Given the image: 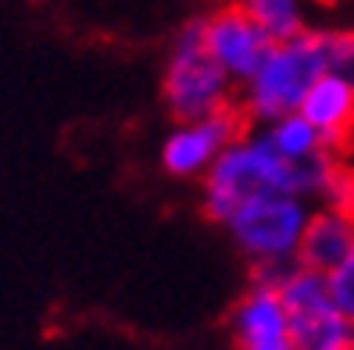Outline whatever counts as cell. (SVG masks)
<instances>
[{
	"instance_id": "9c48e42d",
	"label": "cell",
	"mask_w": 354,
	"mask_h": 350,
	"mask_svg": "<svg viewBox=\"0 0 354 350\" xmlns=\"http://www.w3.org/2000/svg\"><path fill=\"white\" fill-rule=\"evenodd\" d=\"M297 111L319 129L322 143L333 154L354 143V86H347L344 79L322 72L311 82Z\"/></svg>"
},
{
	"instance_id": "52a82bcc",
	"label": "cell",
	"mask_w": 354,
	"mask_h": 350,
	"mask_svg": "<svg viewBox=\"0 0 354 350\" xmlns=\"http://www.w3.org/2000/svg\"><path fill=\"white\" fill-rule=\"evenodd\" d=\"M229 336L233 350H297L276 282L254 279L247 286V293L229 311Z\"/></svg>"
},
{
	"instance_id": "ba28073f",
	"label": "cell",
	"mask_w": 354,
	"mask_h": 350,
	"mask_svg": "<svg viewBox=\"0 0 354 350\" xmlns=\"http://www.w3.org/2000/svg\"><path fill=\"white\" fill-rule=\"evenodd\" d=\"M204 43L229 79L247 82L272 47V39L261 32V26L240 4H229L218 8L212 18H204Z\"/></svg>"
},
{
	"instance_id": "5bb4252c",
	"label": "cell",
	"mask_w": 354,
	"mask_h": 350,
	"mask_svg": "<svg viewBox=\"0 0 354 350\" xmlns=\"http://www.w3.org/2000/svg\"><path fill=\"white\" fill-rule=\"evenodd\" d=\"M322 43H326V72L354 86V29L322 32Z\"/></svg>"
},
{
	"instance_id": "8992f818",
	"label": "cell",
	"mask_w": 354,
	"mask_h": 350,
	"mask_svg": "<svg viewBox=\"0 0 354 350\" xmlns=\"http://www.w3.org/2000/svg\"><path fill=\"white\" fill-rule=\"evenodd\" d=\"M240 136H243V115L233 108H222L194 121H179L161 143V164L176 179H197Z\"/></svg>"
},
{
	"instance_id": "30bf717a",
	"label": "cell",
	"mask_w": 354,
	"mask_h": 350,
	"mask_svg": "<svg viewBox=\"0 0 354 350\" xmlns=\"http://www.w3.org/2000/svg\"><path fill=\"white\" fill-rule=\"evenodd\" d=\"M354 243V218L337 211V208H322L308 215L304 236L297 246V264L315 272H329Z\"/></svg>"
},
{
	"instance_id": "4fadbf2b",
	"label": "cell",
	"mask_w": 354,
	"mask_h": 350,
	"mask_svg": "<svg viewBox=\"0 0 354 350\" xmlns=\"http://www.w3.org/2000/svg\"><path fill=\"white\" fill-rule=\"evenodd\" d=\"M319 197H322L326 208H337V211H344V215L354 218V164L333 157L329 172H326V179H322Z\"/></svg>"
},
{
	"instance_id": "7c38bea8",
	"label": "cell",
	"mask_w": 354,
	"mask_h": 350,
	"mask_svg": "<svg viewBox=\"0 0 354 350\" xmlns=\"http://www.w3.org/2000/svg\"><path fill=\"white\" fill-rule=\"evenodd\" d=\"M240 8L261 26V32L272 43L308 29V4L304 0H240Z\"/></svg>"
},
{
	"instance_id": "7a4b0ae2",
	"label": "cell",
	"mask_w": 354,
	"mask_h": 350,
	"mask_svg": "<svg viewBox=\"0 0 354 350\" xmlns=\"http://www.w3.org/2000/svg\"><path fill=\"white\" fill-rule=\"evenodd\" d=\"M326 72V43L322 32H297L290 39L268 47V54L261 57V65L254 68V75L243 82V108L258 121H276L290 111L301 108L304 93L311 90V82Z\"/></svg>"
},
{
	"instance_id": "3957f363",
	"label": "cell",
	"mask_w": 354,
	"mask_h": 350,
	"mask_svg": "<svg viewBox=\"0 0 354 350\" xmlns=\"http://www.w3.org/2000/svg\"><path fill=\"white\" fill-rule=\"evenodd\" d=\"M229 86L233 79L212 57L204 43V18H190L172 39L169 65L161 79L165 108L176 121H194L229 108Z\"/></svg>"
},
{
	"instance_id": "6da1fadb",
	"label": "cell",
	"mask_w": 354,
	"mask_h": 350,
	"mask_svg": "<svg viewBox=\"0 0 354 350\" xmlns=\"http://www.w3.org/2000/svg\"><path fill=\"white\" fill-rule=\"evenodd\" d=\"M337 154H322L315 161H286L265 133H251L233 139L204 172V215L225 225L243 200L261 193H294V197H319L322 179Z\"/></svg>"
},
{
	"instance_id": "5b68a950",
	"label": "cell",
	"mask_w": 354,
	"mask_h": 350,
	"mask_svg": "<svg viewBox=\"0 0 354 350\" xmlns=\"http://www.w3.org/2000/svg\"><path fill=\"white\" fill-rule=\"evenodd\" d=\"M279 297L286 304L297 350H354V322L333 300L326 272L294 261L279 275Z\"/></svg>"
},
{
	"instance_id": "8fae6325",
	"label": "cell",
	"mask_w": 354,
	"mask_h": 350,
	"mask_svg": "<svg viewBox=\"0 0 354 350\" xmlns=\"http://www.w3.org/2000/svg\"><path fill=\"white\" fill-rule=\"evenodd\" d=\"M265 136L272 139V147H276L286 161H315V157H322V154H333L326 143H322L319 129L311 126L301 111H290V115H283V118H276V121H268Z\"/></svg>"
},
{
	"instance_id": "277c9868",
	"label": "cell",
	"mask_w": 354,
	"mask_h": 350,
	"mask_svg": "<svg viewBox=\"0 0 354 350\" xmlns=\"http://www.w3.org/2000/svg\"><path fill=\"white\" fill-rule=\"evenodd\" d=\"M308 200L294 193H261L225 218L233 243L258 264H294L308 225Z\"/></svg>"
},
{
	"instance_id": "9a60e30c",
	"label": "cell",
	"mask_w": 354,
	"mask_h": 350,
	"mask_svg": "<svg viewBox=\"0 0 354 350\" xmlns=\"http://www.w3.org/2000/svg\"><path fill=\"white\" fill-rule=\"evenodd\" d=\"M326 282H329V293H333V300H337V307L354 322V243H351V251L326 272Z\"/></svg>"
}]
</instances>
